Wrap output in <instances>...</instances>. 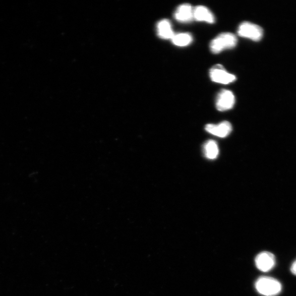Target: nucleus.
<instances>
[{
	"instance_id": "1",
	"label": "nucleus",
	"mask_w": 296,
	"mask_h": 296,
	"mask_svg": "<svg viewBox=\"0 0 296 296\" xmlns=\"http://www.w3.org/2000/svg\"><path fill=\"white\" fill-rule=\"evenodd\" d=\"M258 292L265 296H275L281 291V284L276 279L268 276L261 277L256 282Z\"/></svg>"
},
{
	"instance_id": "2",
	"label": "nucleus",
	"mask_w": 296,
	"mask_h": 296,
	"mask_svg": "<svg viewBox=\"0 0 296 296\" xmlns=\"http://www.w3.org/2000/svg\"><path fill=\"white\" fill-rule=\"evenodd\" d=\"M237 37L230 33L220 34L210 43L211 51L213 53H219L226 49H231L237 45Z\"/></svg>"
},
{
	"instance_id": "3",
	"label": "nucleus",
	"mask_w": 296,
	"mask_h": 296,
	"mask_svg": "<svg viewBox=\"0 0 296 296\" xmlns=\"http://www.w3.org/2000/svg\"><path fill=\"white\" fill-rule=\"evenodd\" d=\"M238 33L239 36L253 40L260 41L263 35L262 28L258 25L248 22L242 23L239 26Z\"/></svg>"
},
{
	"instance_id": "4",
	"label": "nucleus",
	"mask_w": 296,
	"mask_h": 296,
	"mask_svg": "<svg viewBox=\"0 0 296 296\" xmlns=\"http://www.w3.org/2000/svg\"><path fill=\"white\" fill-rule=\"evenodd\" d=\"M211 79L215 83L229 84L236 80L235 75L226 72L224 68L220 65L213 66L210 71Z\"/></svg>"
},
{
	"instance_id": "5",
	"label": "nucleus",
	"mask_w": 296,
	"mask_h": 296,
	"mask_svg": "<svg viewBox=\"0 0 296 296\" xmlns=\"http://www.w3.org/2000/svg\"><path fill=\"white\" fill-rule=\"evenodd\" d=\"M235 98L233 93L229 90H223L220 91L216 99V108L220 111L228 110L233 108Z\"/></svg>"
},
{
	"instance_id": "6",
	"label": "nucleus",
	"mask_w": 296,
	"mask_h": 296,
	"mask_svg": "<svg viewBox=\"0 0 296 296\" xmlns=\"http://www.w3.org/2000/svg\"><path fill=\"white\" fill-rule=\"evenodd\" d=\"M255 262L258 269L262 272H267L274 267L275 257L272 253L264 251L257 255Z\"/></svg>"
},
{
	"instance_id": "7",
	"label": "nucleus",
	"mask_w": 296,
	"mask_h": 296,
	"mask_svg": "<svg viewBox=\"0 0 296 296\" xmlns=\"http://www.w3.org/2000/svg\"><path fill=\"white\" fill-rule=\"evenodd\" d=\"M209 134L220 138H225L232 131V126L228 122H223L218 125L208 124L205 127Z\"/></svg>"
},
{
	"instance_id": "8",
	"label": "nucleus",
	"mask_w": 296,
	"mask_h": 296,
	"mask_svg": "<svg viewBox=\"0 0 296 296\" xmlns=\"http://www.w3.org/2000/svg\"><path fill=\"white\" fill-rule=\"evenodd\" d=\"M194 9L190 4H182L176 10L174 18L181 23H188L194 20Z\"/></svg>"
},
{
	"instance_id": "9",
	"label": "nucleus",
	"mask_w": 296,
	"mask_h": 296,
	"mask_svg": "<svg viewBox=\"0 0 296 296\" xmlns=\"http://www.w3.org/2000/svg\"><path fill=\"white\" fill-rule=\"evenodd\" d=\"M194 19L199 22L212 24L215 22V17L211 11L203 6L194 8Z\"/></svg>"
},
{
	"instance_id": "10",
	"label": "nucleus",
	"mask_w": 296,
	"mask_h": 296,
	"mask_svg": "<svg viewBox=\"0 0 296 296\" xmlns=\"http://www.w3.org/2000/svg\"><path fill=\"white\" fill-rule=\"evenodd\" d=\"M157 34L162 39H172L175 34L172 24L168 20H163L157 25Z\"/></svg>"
},
{
	"instance_id": "11",
	"label": "nucleus",
	"mask_w": 296,
	"mask_h": 296,
	"mask_svg": "<svg viewBox=\"0 0 296 296\" xmlns=\"http://www.w3.org/2000/svg\"><path fill=\"white\" fill-rule=\"evenodd\" d=\"M204 152L207 159H216L219 154V148L217 143L213 140L207 142L204 147Z\"/></svg>"
},
{
	"instance_id": "12",
	"label": "nucleus",
	"mask_w": 296,
	"mask_h": 296,
	"mask_svg": "<svg viewBox=\"0 0 296 296\" xmlns=\"http://www.w3.org/2000/svg\"><path fill=\"white\" fill-rule=\"evenodd\" d=\"M171 40L175 46L185 47L190 45L193 39L190 34L179 33L174 34Z\"/></svg>"
},
{
	"instance_id": "13",
	"label": "nucleus",
	"mask_w": 296,
	"mask_h": 296,
	"mask_svg": "<svg viewBox=\"0 0 296 296\" xmlns=\"http://www.w3.org/2000/svg\"><path fill=\"white\" fill-rule=\"evenodd\" d=\"M291 272L295 275H296V260L293 262L291 267Z\"/></svg>"
}]
</instances>
